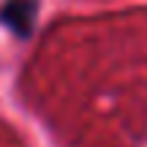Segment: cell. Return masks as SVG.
Masks as SVG:
<instances>
[{"instance_id": "cell-1", "label": "cell", "mask_w": 147, "mask_h": 147, "mask_svg": "<svg viewBox=\"0 0 147 147\" xmlns=\"http://www.w3.org/2000/svg\"><path fill=\"white\" fill-rule=\"evenodd\" d=\"M36 14H38V0H5L0 8V22L16 38H27L36 27Z\"/></svg>"}]
</instances>
